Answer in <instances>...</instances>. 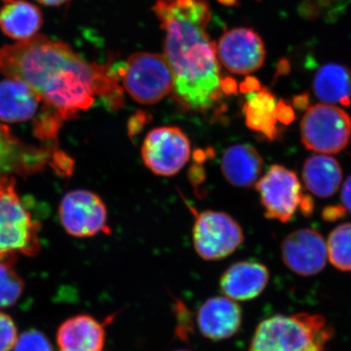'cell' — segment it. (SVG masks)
Masks as SVG:
<instances>
[{"instance_id": "1", "label": "cell", "mask_w": 351, "mask_h": 351, "mask_svg": "<svg viewBox=\"0 0 351 351\" xmlns=\"http://www.w3.org/2000/svg\"><path fill=\"white\" fill-rule=\"evenodd\" d=\"M0 73L25 83L64 120L91 108L97 95L110 98L119 89L114 71L43 36L0 47Z\"/></svg>"}, {"instance_id": "2", "label": "cell", "mask_w": 351, "mask_h": 351, "mask_svg": "<svg viewBox=\"0 0 351 351\" xmlns=\"http://www.w3.org/2000/svg\"><path fill=\"white\" fill-rule=\"evenodd\" d=\"M152 10L165 34L176 95L189 108L208 110L223 94L216 44L208 34V0H156Z\"/></svg>"}, {"instance_id": "3", "label": "cell", "mask_w": 351, "mask_h": 351, "mask_svg": "<svg viewBox=\"0 0 351 351\" xmlns=\"http://www.w3.org/2000/svg\"><path fill=\"white\" fill-rule=\"evenodd\" d=\"M332 337L320 314H276L258 323L248 351H325Z\"/></svg>"}, {"instance_id": "4", "label": "cell", "mask_w": 351, "mask_h": 351, "mask_svg": "<svg viewBox=\"0 0 351 351\" xmlns=\"http://www.w3.org/2000/svg\"><path fill=\"white\" fill-rule=\"evenodd\" d=\"M39 225L25 209L15 188V179L0 177V262L32 257L40 250Z\"/></svg>"}, {"instance_id": "5", "label": "cell", "mask_w": 351, "mask_h": 351, "mask_svg": "<svg viewBox=\"0 0 351 351\" xmlns=\"http://www.w3.org/2000/svg\"><path fill=\"white\" fill-rule=\"evenodd\" d=\"M127 93L142 105H156L174 90V75L166 58L154 53L131 55L119 69Z\"/></svg>"}, {"instance_id": "6", "label": "cell", "mask_w": 351, "mask_h": 351, "mask_svg": "<svg viewBox=\"0 0 351 351\" xmlns=\"http://www.w3.org/2000/svg\"><path fill=\"white\" fill-rule=\"evenodd\" d=\"M301 138L309 151L322 154H339L350 142V115L337 106H311L302 119Z\"/></svg>"}, {"instance_id": "7", "label": "cell", "mask_w": 351, "mask_h": 351, "mask_svg": "<svg viewBox=\"0 0 351 351\" xmlns=\"http://www.w3.org/2000/svg\"><path fill=\"white\" fill-rule=\"evenodd\" d=\"M193 246L205 261H221L243 243L241 226L223 212L205 211L198 215L193 230Z\"/></svg>"}, {"instance_id": "8", "label": "cell", "mask_w": 351, "mask_h": 351, "mask_svg": "<svg viewBox=\"0 0 351 351\" xmlns=\"http://www.w3.org/2000/svg\"><path fill=\"white\" fill-rule=\"evenodd\" d=\"M191 142L179 127L164 126L152 129L145 136L142 159L154 174L171 177L189 162Z\"/></svg>"}, {"instance_id": "9", "label": "cell", "mask_w": 351, "mask_h": 351, "mask_svg": "<svg viewBox=\"0 0 351 351\" xmlns=\"http://www.w3.org/2000/svg\"><path fill=\"white\" fill-rule=\"evenodd\" d=\"M265 216L287 223L294 216L301 200V184L293 171L272 165L256 184Z\"/></svg>"}, {"instance_id": "10", "label": "cell", "mask_w": 351, "mask_h": 351, "mask_svg": "<svg viewBox=\"0 0 351 351\" xmlns=\"http://www.w3.org/2000/svg\"><path fill=\"white\" fill-rule=\"evenodd\" d=\"M219 63L235 75H250L262 68L265 48L258 32L248 27L226 32L216 45Z\"/></svg>"}, {"instance_id": "11", "label": "cell", "mask_w": 351, "mask_h": 351, "mask_svg": "<svg viewBox=\"0 0 351 351\" xmlns=\"http://www.w3.org/2000/svg\"><path fill=\"white\" fill-rule=\"evenodd\" d=\"M64 230L76 237H94L107 228V208L98 195L84 189L71 191L60 206Z\"/></svg>"}, {"instance_id": "12", "label": "cell", "mask_w": 351, "mask_h": 351, "mask_svg": "<svg viewBox=\"0 0 351 351\" xmlns=\"http://www.w3.org/2000/svg\"><path fill=\"white\" fill-rule=\"evenodd\" d=\"M281 256L286 267L298 276H316L326 267L327 243L317 230L301 228L283 239Z\"/></svg>"}, {"instance_id": "13", "label": "cell", "mask_w": 351, "mask_h": 351, "mask_svg": "<svg viewBox=\"0 0 351 351\" xmlns=\"http://www.w3.org/2000/svg\"><path fill=\"white\" fill-rule=\"evenodd\" d=\"M243 313L239 302L225 295L209 298L196 314V324L204 338L213 341L232 338L241 329Z\"/></svg>"}, {"instance_id": "14", "label": "cell", "mask_w": 351, "mask_h": 351, "mask_svg": "<svg viewBox=\"0 0 351 351\" xmlns=\"http://www.w3.org/2000/svg\"><path fill=\"white\" fill-rule=\"evenodd\" d=\"M269 270L257 261L233 263L219 278V288L225 297L234 302L257 299L269 285Z\"/></svg>"}, {"instance_id": "15", "label": "cell", "mask_w": 351, "mask_h": 351, "mask_svg": "<svg viewBox=\"0 0 351 351\" xmlns=\"http://www.w3.org/2000/svg\"><path fill=\"white\" fill-rule=\"evenodd\" d=\"M51 156L49 147H31L17 140L8 127L0 124V177L11 173L27 175L43 170Z\"/></svg>"}, {"instance_id": "16", "label": "cell", "mask_w": 351, "mask_h": 351, "mask_svg": "<svg viewBox=\"0 0 351 351\" xmlns=\"http://www.w3.org/2000/svg\"><path fill=\"white\" fill-rule=\"evenodd\" d=\"M105 325L89 314H78L63 322L57 332L59 351H104Z\"/></svg>"}, {"instance_id": "17", "label": "cell", "mask_w": 351, "mask_h": 351, "mask_svg": "<svg viewBox=\"0 0 351 351\" xmlns=\"http://www.w3.org/2000/svg\"><path fill=\"white\" fill-rule=\"evenodd\" d=\"M262 156L250 145H232L223 152L221 169L226 181L237 188H251L263 170Z\"/></svg>"}, {"instance_id": "18", "label": "cell", "mask_w": 351, "mask_h": 351, "mask_svg": "<svg viewBox=\"0 0 351 351\" xmlns=\"http://www.w3.org/2000/svg\"><path fill=\"white\" fill-rule=\"evenodd\" d=\"M43 103L38 95L20 80H8L0 82V120L22 122L32 119Z\"/></svg>"}, {"instance_id": "19", "label": "cell", "mask_w": 351, "mask_h": 351, "mask_svg": "<svg viewBox=\"0 0 351 351\" xmlns=\"http://www.w3.org/2000/svg\"><path fill=\"white\" fill-rule=\"evenodd\" d=\"M43 23L40 9L24 0H9L0 10V29L16 40L34 38Z\"/></svg>"}, {"instance_id": "20", "label": "cell", "mask_w": 351, "mask_h": 351, "mask_svg": "<svg viewBox=\"0 0 351 351\" xmlns=\"http://www.w3.org/2000/svg\"><path fill=\"white\" fill-rule=\"evenodd\" d=\"M277 104L276 96L267 88L246 93L243 112L247 127L269 141L276 140L280 134L277 126Z\"/></svg>"}, {"instance_id": "21", "label": "cell", "mask_w": 351, "mask_h": 351, "mask_svg": "<svg viewBox=\"0 0 351 351\" xmlns=\"http://www.w3.org/2000/svg\"><path fill=\"white\" fill-rule=\"evenodd\" d=\"M313 93L318 100L327 105H351V71L343 64H323L315 73Z\"/></svg>"}, {"instance_id": "22", "label": "cell", "mask_w": 351, "mask_h": 351, "mask_svg": "<svg viewBox=\"0 0 351 351\" xmlns=\"http://www.w3.org/2000/svg\"><path fill=\"white\" fill-rule=\"evenodd\" d=\"M302 179L313 195L322 198L331 197L343 181V170L334 157L317 154L306 159Z\"/></svg>"}, {"instance_id": "23", "label": "cell", "mask_w": 351, "mask_h": 351, "mask_svg": "<svg viewBox=\"0 0 351 351\" xmlns=\"http://www.w3.org/2000/svg\"><path fill=\"white\" fill-rule=\"evenodd\" d=\"M328 258L341 271H351V223H343L330 233Z\"/></svg>"}, {"instance_id": "24", "label": "cell", "mask_w": 351, "mask_h": 351, "mask_svg": "<svg viewBox=\"0 0 351 351\" xmlns=\"http://www.w3.org/2000/svg\"><path fill=\"white\" fill-rule=\"evenodd\" d=\"M15 261L0 262V308L17 304L25 290L24 279L14 269Z\"/></svg>"}, {"instance_id": "25", "label": "cell", "mask_w": 351, "mask_h": 351, "mask_svg": "<svg viewBox=\"0 0 351 351\" xmlns=\"http://www.w3.org/2000/svg\"><path fill=\"white\" fill-rule=\"evenodd\" d=\"M13 351H54L49 339L36 329L29 330L17 339Z\"/></svg>"}, {"instance_id": "26", "label": "cell", "mask_w": 351, "mask_h": 351, "mask_svg": "<svg viewBox=\"0 0 351 351\" xmlns=\"http://www.w3.org/2000/svg\"><path fill=\"white\" fill-rule=\"evenodd\" d=\"M17 339V327L12 318L0 311V351L12 350Z\"/></svg>"}, {"instance_id": "27", "label": "cell", "mask_w": 351, "mask_h": 351, "mask_svg": "<svg viewBox=\"0 0 351 351\" xmlns=\"http://www.w3.org/2000/svg\"><path fill=\"white\" fill-rule=\"evenodd\" d=\"M276 117L278 122L283 125H289L295 120V112L288 103L284 101H278L277 104Z\"/></svg>"}, {"instance_id": "28", "label": "cell", "mask_w": 351, "mask_h": 351, "mask_svg": "<svg viewBox=\"0 0 351 351\" xmlns=\"http://www.w3.org/2000/svg\"><path fill=\"white\" fill-rule=\"evenodd\" d=\"M346 210L343 205H332L325 207L322 211V217L325 221H336L346 216Z\"/></svg>"}, {"instance_id": "29", "label": "cell", "mask_w": 351, "mask_h": 351, "mask_svg": "<svg viewBox=\"0 0 351 351\" xmlns=\"http://www.w3.org/2000/svg\"><path fill=\"white\" fill-rule=\"evenodd\" d=\"M341 202L346 211L351 214V176L346 179L341 189Z\"/></svg>"}, {"instance_id": "30", "label": "cell", "mask_w": 351, "mask_h": 351, "mask_svg": "<svg viewBox=\"0 0 351 351\" xmlns=\"http://www.w3.org/2000/svg\"><path fill=\"white\" fill-rule=\"evenodd\" d=\"M299 208L304 216H311V215L313 214L314 211V202L313 196L308 195H302V193Z\"/></svg>"}, {"instance_id": "31", "label": "cell", "mask_w": 351, "mask_h": 351, "mask_svg": "<svg viewBox=\"0 0 351 351\" xmlns=\"http://www.w3.org/2000/svg\"><path fill=\"white\" fill-rule=\"evenodd\" d=\"M308 103V94L299 95V96H295L293 99V104H294L295 108H299V110H306Z\"/></svg>"}, {"instance_id": "32", "label": "cell", "mask_w": 351, "mask_h": 351, "mask_svg": "<svg viewBox=\"0 0 351 351\" xmlns=\"http://www.w3.org/2000/svg\"><path fill=\"white\" fill-rule=\"evenodd\" d=\"M39 3L44 4L48 6H59L62 4L66 3L69 0H36Z\"/></svg>"}, {"instance_id": "33", "label": "cell", "mask_w": 351, "mask_h": 351, "mask_svg": "<svg viewBox=\"0 0 351 351\" xmlns=\"http://www.w3.org/2000/svg\"><path fill=\"white\" fill-rule=\"evenodd\" d=\"M174 351H191V350H184V348H181V350H176Z\"/></svg>"}]
</instances>
